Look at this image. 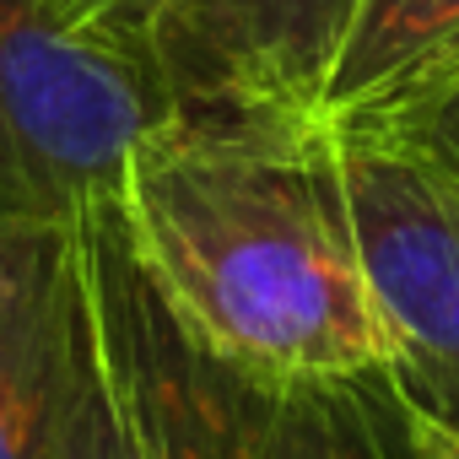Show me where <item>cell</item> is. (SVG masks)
<instances>
[{"mask_svg":"<svg viewBox=\"0 0 459 459\" xmlns=\"http://www.w3.org/2000/svg\"><path fill=\"white\" fill-rule=\"evenodd\" d=\"M394 421H400V459H459V432L405 411L394 400Z\"/></svg>","mask_w":459,"mask_h":459,"instance_id":"obj_10","label":"cell"},{"mask_svg":"<svg viewBox=\"0 0 459 459\" xmlns=\"http://www.w3.org/2000/svg\"><path fill=\"white\" fill-rule=\"evenodd\" d=\"M346 221L389 325V394L459 432V173L394 130H325Z\"/></svg>","mask_w":459,"mask_h":459,"instance_id":"obj_3","label":"cell"},{"mask_svg":"<svg viewBox=\"0 0 459 459\" xmlns=\"http://www.w3.org/2000/svg\"><path fill=\"white\" fill-rule=\"evenodd\" d=\"M114 216L152 298L216 368L271 389L389 373L319 125L168 108L130 146Z\"/></svg>","mask_w":459,"mask_h":459,"instance_id":"obj_1","label":"cell"},{"mask_svg":"<svg viewBox=\"0 0 459 459\" xmlns=\"http://www.w3.org/2000/svg\"><path fill=\"white\" fill-rule=\"evenodd\" d=\"M49 459H162L125 319V233L114 205L71 227L65 368Z\"/></svg>","mask_w":459,"mask_h":459,"instance_id":"obj_5","label":"cell"},{"mask_svg":"<svg viewBox=\"0 0 459 459\" xmlns=\"http://www.w3.org/2000/svg\"><path fill=\"white\" fill-rule=\"evenodd\" d=\"M146 60H130L44 0H0V211L82 221L119 200L130 146L168 114Z\"/></svg>","mask_w":459,"mask_h":459,"instance_id":"obj_2","label":"cell"},{"mask_svg":"<svg viewBox=\"0 0 459 459\" xmlns=\"http://www.w3.org/2000/svg\"><path fill=\"white\" fill-rule=\"evenodd\" d=\"M44 6L76 33L152 65V28H157L162 0H44Z\"/></svg>","mask_w":459,"mask_h":459,"instance_id":"obj_8","label":"cell"},{"mask_svg":"<svg viewBox=\"0 0 459 459\" xmlns=\"http://www.w3.org/2000/svg\"><path fill=\"white\" fill-rule=\"evenodd\" d=\"M394 135H405V141H416L427 157H437L443 168H454L459 173V82L443 92V98H432L427 108H416L411 119H400V125H389Z\"/></svg>","mask_w":459,"mask_h":459,"instance_id":"obj_9","label":"cell"},{"mask_svg":"<svg viewBox=\"0 0 459 459\" xmlns=\"http://www.w3.org/2000/svg\"><path fill=\"white\" fill-rule=\"evenodd\" d=\"M459 82V0H357L330 82L319 130H389Z\"/></svg>","mask_w":459,"mask_h":459,"instance_id":"obj_7","label":"cell"},{"mask_svg":"<svg viewBox=\"0 0 459 459\" xmlns=\"http://www.w3.org/2000/svg\"><path fill=\"white\" fill-rule=\"evenodd\" d=\"M71 227L0 211V459H49L55 448Z\"/></svg>","mask_w":459,"mask_h":459,"instance_id":"obj_6","label":"cell"},{"mask_svg":"<svg viewBox=\"0 0 459 459\" xmlns=\"http://www.w3.org/2000/svg\"><path fill=\"white\" fill-rule=\"evenodd\" d=\"M357 0H162L152 71L173 108L308 119Z\"/></svg>","mask_w":459,"mask_h":459,"instance_id":"obj_4","label":"cell"}]
</instances>
